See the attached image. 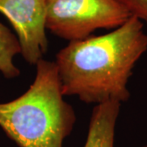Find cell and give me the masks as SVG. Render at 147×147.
Listing matches in <instances>:
<instances>
[{
  "label": "cell",
  "instance_id": "1",
  "mask_svg": "<svg viewBox=\"0 0 147 147\" xmlns=\"http://www.w3.org/2000/svg\"><path fill=\"white\" fill-rule=\"evenodd\" d=\"M146 51L144 25L135 16L108 34L69 42L55 61L62 93L87 104L125 102L132 69Z\"/></svg>",
  "mask_w": 147,
  "mask_h": 147
},
{
  "label": "cell",
  "instance_id": "2",
  "mask_svg": "<svg viewBox=\"0 0 147 147\" xmlns=\"http://www.w3.org/2000/svg\"><path fill=\"white\" fill-rule=\"evenodd\" d=\"M34 82L15 100L0 103V127L20 147H63L76 122L64 99L55 62L41 59Z\"/></svg>",
  "mask_w": 147,
  "mask_h": 147
},
{
  "label": "cell",
  "instance_id": "3",
  "mask_svg": "<svg viewBox=\"0 0 147 147\" xmlns=\"http://www.w3.org/2000/svg\"><path fill=\"white\" fill-rule=\"evenodd\" d=\"M131 16L116 0H47L46 29L72 42L96 30H115Z\"/></svg>",
  "mask_w": 147,
  "mask_h": 147
},
{
  "label": "cell",
  "instance_id": "4",
  "mask_svg": "<svg viewBox=\"0 0 147 147\" xmlns=\"http://www.w3.org/2000/svg\"><path fill=\"white\" fill-rule=\"evenodd\" d=\"M0 13L17 34L21 54L27 63L35 65L47 53V0H0Z\"/></svg>",
  "mask_w": 147,
  "mask_h": 147
},
{
  "label": "cell",
  "instance_id": "5",
  "mask_svg": "<svg viewBox=\"0 0 147 147\" xmlns=\"http://www.w3.org/2000/svg\"><path fill=\"white\" fill-rule=\"evenodd\" d=\"M120 102L110 100L93 108L84 147H114Z\"/></svg>",
  "mask_w": 147,
  "mask_h": 147
},
{
  "label": "cell",
  "instance_id": "6",
  "mask_svg": "<svg viewBox=\"0 0 147 147\" xmlns=\"http://www.w3.org/2000/svg\"><path fill=\"white\" fill-rule=\"evenodd\" d=\"M21 53L20 43L9 29L0 23V72L7 79L20 75V69L13 62L14 57Z\"/></svg>",
  "mask_w": 147,
  "mask_h": 147
},
{
  "label": "cell",
  "instance_id": "7",
  "mask_svg": "<svg viewBox=\"0 0 147 147\" xmlns=\"http://www.w3.org/2000/svg\"><path fill=\"white\" fill-rule=\"evenodd\" d=\"M131 14L147 21V0H116Z\"/></svg>",
  "mask_w": 147,
  "mask_h": 147
},
{
  "label": "cell",
  "instance_id": "8",
  "mask_svg": "<svg viewBox=\"0 0 147 147\" xmlns=\"http://www.w3.org/2000/svg\"><path fill=\"white\" fill-rule=\"evenodd\" d=\"M143 147H147V145H146V146H143Z\"/></svg>",
  "mask_w": 147,
  "mask_h": 147
}]
</instances>
